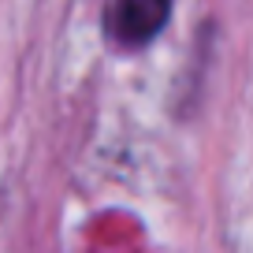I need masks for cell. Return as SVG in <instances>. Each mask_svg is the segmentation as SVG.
Segmentation results:
<instances>
[{"instance_id": "obj_1", "label": "cell", "mask_w": 253, "mask_h": 253, "mask_svg": "<svg viewBox=\"0 0 253 253\" xmlns=\"http://www.w3.org/2000/svg\"><path fill=\"white\" fill-rule=\"evenodd\" d=\"M171 19V0H116L112 34L123 45H149Z\"/></svg>"}]
</instances>
